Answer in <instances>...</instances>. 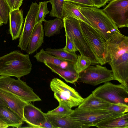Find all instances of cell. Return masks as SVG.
I'll use <instances>...</instances> for the list:
<instances>
[{
	"label": "cell",
	"mask_w": 128,
	"mask_h": 128,
	"mask_svg": "<svg viewBox=\"0 0 128 128\" xmlns=\"http://www.w3.org/2000/svg\"><path fill=\"white\" fill-rule=\"evenodd\" d=\"M0 126L2 128H7L9 127L6 123L0 119Z\"/></svg>",
	"instance_id": "obj_38"
},
{
	"label": "cell",
	"mask_w": 128,
	"mask_h": 128,
	"mask_svg": "<svg viewBox=\"0 0 128 128\" xmlns=\"http://www.w3.org/2000/svg\"><path fill=\"white\" fill-rule=\"evenodd\" d=\"M62 20L65 34L74 44L80 55L85 56L90 60L92 65L99 64L84 36L79 20L70 17L64 18Z\"/></svg>",
	"instance_id": "obj_3"
},
{
	"label": "cell",
	"mask_w": 128,
	"mask_h": 128,
	"mask_svg": "<svg viewBox=\"0 0 128 128\" xmlns=\"http://www.w3.org/2000/svg\"><path fill=\"white\" fill-rule=\"evenodd\" d=\"M0 89L14 94L27 102L41 100L33 89L20 78L16 79L10 76H1Z\"/></svg>",
	"instance_id": "obj_5"
},
{
	"label": "cell",
	"mask_w": 128,
	"mask_h": 128,
	"mask_svg": "<svg viewBox=\"0 0 128 128\" xmlns=\"http://www.w3.org/2000/svg\"><path fill=\"white\" fill-rule=\"evenodd\" d=\"M59 105L55 109L48 111L46 113L50 114L68 115L73 110L68 105L62 102H58Z\"/></svg>",
	"instance_id": "obj_29"
},
{
	"label": "cell",
	"mask_w": 128,
	"mask_h": 128,
	"mask_svg": "<svg viewBox=\"0 0 128 128\" xmlns=\"http://www.w3.org/2000/svg\"><path fill=\"white\" fill-rule=\"evenodd\" d=\"M3 24V22L1 18L0 17V25H2Z\"/></svg>",
	"instance_id": "obj_40"
},
{
	"label": "cell",
	"mask_w": 128,
	"mask_h": 128,
	"mask_svg": "<svg viewBox=\"0 0 128 128\" xmlns=\"http://www.w3.org/2000/svg\"><path fill=\"white\" fill-rule=\"evenodd\" d=\"M45 51L48 53L67 62L74 63L76 61L78 56L75 52H70L63 48L53 49L47 48Z\"/></svg>",
	"instance_id": "obj_25"
},
{
	"label": "cell",
	"mask_w": 128,
	"mask_h": 128,
	"mask_svg": "<svg viewBox=\"0 0 128 128\" xmlns=\"http://www.w3.org/2000/svg\"><path fill=\"white\" fill-rule=\"evenodd\" d=\"M64 18L68 17L76 18L83 22L92 27V26L82 14L78 8L77 4L71 2L65 1L63 11Z\"/></svg>",
	"instance_id": "obj_21"
},
{
	"label": "cell",
	"mask_w": 128,
	"mask_h": 128,
	"mask_svg": "<svg viewBox=\"0 0 128 128\" xmlns=\"http://www.w3.org/2000/svg\"><path fill=\"white\" fill-rule=\"evenodd\" d=\"M23 0H14L13 10L19 9Z\"/></svg>",
	"instance_id": "obj_35"
},
{
	"label": "cell",
	"mask_w": 128,
	"mask_h": 128,
	"mask_svg": "<svg viewBox=\"0 0 128 128\" xmlns=\"http://www.w3.org/2000/svg\"><path fill=\"white\" fill-rule=\"evenodd\" d=\"M110 103L94 96L92 93L84 98L83 101L78 106L82 108L103 109L108 106Z\"/></svg>",
	"instance_id": "obj_20"
},
{
	"label": "cell",
	"mask_w": 128,
	"mask_h": 128,
	"mask_svg": "<svg viewBox=\"0 0 128 128\" xmlns=\"http://www.w3.org/2000/svg\"><path fill=\"white\" fill-rule=\"evenodd\" d=\"M9 32L12 40L20 38L24 22L21 10H10L9 12Z\"/></svg>",
	"instance_id": "obj_15"
},
{
	"label": "cell",
	"mask_w": 128,
	"mask_h": 128,
	"mask_svg": "<svg viewBox=\"0 0 128 128\" xmlns=\"http://www.w3.org/2000/svg\"><path fill=\"white\" fill-rule=\"evenodd\" d=\"M40 128H54L51 122L47 118L46 121L40 126Z\"/></svg>",
	"instance_id": "obj_36"
},
{
	"label": "cell",
	"mask_w": 128,
	"mask_h": 128,
	"mask_svg": "<svg viewBox=\"0 0 128 128\" xmlns=\"http://www.w3.org/2000/svg\"><path fill=\"white\" fill-rule=\"evenodd\" d=\"M118 28L128 27V0H112L102 10Z\"/></svg>",
	"instance_id": "obj_10"
},
{
	"label": "cell",
	"mask_w": 128,
	"mask_h": 128,
	"mask_svg": "<svg viewBox=\"0 0 128 128\" xmlns=\"http://www.w3.org/2000/svg\"><path fill=\"white\" fill-rule=\"evenodd\" d=\"M108 63L113 73L122 74L126 72L128 70V52Z\"/></svg>",
	"instance_id": "obj_23"
},
{
	"label": "cell",
	"mask_w": 128,
	"mask_h": 128,
	"mask_svg": "<svg viewBox=\"0 0 128 128\" xmlns=\"http://www.w3.org/2000/svg\"><path fill=\"white\" fill-rule=\"evenodd\" d=\"M79 21L84 36L99 64L102 65L108 63L110 59L106 40L96 29L83 22Z\"/></svg>",
	"instance_id": "obj_4"
},
{
	"label": "cell",
	"mask_w": 128,
	"mask_h": 128,
	"mask_svg": "<svg viewBox=\"0 0 128 128\" xmlns=\"http://www.w3.org/2000/svg\"><path fill=\"white\" fill-rule=\"evenodd\" d=\"M44 30L46 36L50 37L60 33L61 29L64 27L62 20L56 18L52 20L44 21Z\"/></svg>",
	"instance_id": "obj_22"
},
{
	"label": "cell",
	"mask_w": 128,
	"mask_h": 128,
	"mask_svg": "<svg viewBox=\"0 0 128 128\" xmlns=\"http://www.w3.org/2000/svg\"><path fill=\"white\" fill-rule=\"evenodd\" d=\"M92 93L110 104L128 106V87L123 84H115L108 82L97 88Z\"/></svg>",
	"instance_id": "obj_6"
},
{
	"label": "cell",
	"mask_w": 128,
	"mask_h": 128,
	"mask_svg": "<svg viewBox=\"0 0 128 128\" xmlns=\"http://www.w3.org/2000/svg\"><path fill=\"white\" fill-rule=\"evenodd\" d=\"M47 1L40 2H39V8L37 15L36 24L42 23L45 20L44 18L46 15L49 14L50 12L48 10Z\"/></svg>",
	"instance_id": "obj_28"
},
{
	"label": "cell",
	"mask_w": 128,
	"mask_h": 128,
	"mask_svg": "<svg viewBox=\"0 0 128 128\" xmlns=\"http://www.w3.org/2000/svg\"><path fill=\"white\" fill-rule=\"evenodd\" d=\"M9 8V10H12L14 0H4Z\"/></svg>",
	"instance_id": "obj_37"
},
{
	"label": "cell",
	"mask_w": 128,
	"mask_h": 128,
	"mask_svg": "<svg viewBox=\"0 0 128 128\" xmlns=\"http://www.w3.org/2000/svg\"><path fill=\"white\" fill-rule=\"evenodd\" d=\"M94 6L98 8L105 6L109 0H90Z\"/></svg>",
	"instance_id": "obj_34"
},
{
	"label": "cell",
	"mask_w": 128,
	"mask_h": 128,
	"mask_svg": "<svg viewBox=\"0 0 128 128\" xmlns=\"http://www.w3.org/2000/svg\"><path fill=\"white\" fill-rule=\"evenodd\" d=\"M0 98L8 108L16 114L23 121V111L24 106L28 103L6 91L0 89Z\"/></svg>",
	"instance_id": "obj_14"
},
{
	"label": "cell",
	"mask_w": 128,
	"mask_h": 128,
	"mask_svg": "<svg viewBox=\"0 0 128 128\" xmlns=\"http://www.w3.org/2000/svg\"><path fill=\"white\" fill-rule=\"evenodd\" d=\"M34 57L38 62L51 63L62 67V65H66L70 62L48 53L43 48L37 52Z\"/></svg>",
	"instance_id": "obj_24"
},
{
	"label": "cell",
	"mask_w": 128,
	"mask_h": 128,
	"mask_svg": "<svg viewBox=\"0 0 128 128\" xmlns=\"http://www.w3.org/2000/svg\"><path fill=\"white\" fill-rule=\"evenodd\" d=\"M104 110L124 114L128 112V106L119 104H110V106Z\"/></svg>",
	"instance_id": "obj_30"
},
{
	"label": "cell",
	"mask_w": 128,
	"mask_h": 128,
	"mask_svg": "<svg viewBox=\"0 0 128 128\" xmlns=\"http://www.w3.org/2000/svg\"><path fill=\"white\" fill-rule=\"evenodd\" d=\"M0 119L9 126L20 128L24 121L15 113L9 108L0 106Z\"/></svg>",
	"instance_id": "obj_19"
},
{
	"label": "cell",
	"mask_w": 128,
	"mask_h": 128,
	"mask_svg": "<svg viewBox=\"0 0 128 128\" xmlns=\"http://www.w3.org/2000/svg\"><path fill=\"white\" fill-rule=\"evenodd\" d=\"M29 54L17 50L0 57V75L17 78L28 75L32 70Z\"/></svg>",
	"instance_id": "obj_1"
},
{
	"label": "cell",
	"mask_w": 128,
	"mask_h": 128,
	"mask_svg": "<svg viewBox=\"0 0 128 128\" xmlns=\"http://www.w3.org/2000/svg\"><path fill=\"white\" fill-rule=\"evenodd\" d=\"M9 9L7 4L4 0H0V17L3 24H7L9 17Z\"/></svg>",
	"instance_id": "obj_31"
},
{
	"label": "cell",
	"mask_w": 128,
	"mask_h": 128,
	"mask_svg": "<svg viewBox=\"0 0 128 128\" xmlns=\"http://www.w3.org/2000/svg\"><path fill=\"white\" fill-rule=\"evenodd\" d=\"M65 1V0H50L47 1L48 3H50L52 6L51 10L50 12V16L62 20Z\"/></svg>",
	"instance_id": "obj_26"
},
{
	"label": "cell",
	"mask_w": 128,
	"mask_h": 128,
	"mask_svg": "<svg viewBox=\"0 0 128 128\" xmlns=\"http://www.w3.org/2000/svg\"><path fill=\"white\" fill-rule=\"evenodd\" d=\"M44 64L52 72L58 74L67 82L73 84L79 79V74L76 72L74 67L64 68L51 63L45 62Z\"/></svg>",
	"instance_id": "obj_17"
},
{
	"label": "cell",
	"mask_w": 128,
	"mask_h": 128,
	"mask_svg": "<svg viewBox=\"0 0 128 128\" xmlns=\"http://www.w3.org/2000/svg\"><path fill=\"white\" fill-rule=\"evenodd\" d=\"M39 5L36 2H32L26 16L25 21L19 40L18 46L22 50L26 51L36 25V18Z\"/></svg>",
	"instance_id": "obj_11"
},
{
	"label": "cell",
	"mask_w": 128,
	"mask_h": 128,
	"mask_svg": "<svg viewBox=\"0 0 128 128\" xmlns=\"http://www.w3.org/2000/svg\"><path fill=\"white\" fill-rule=\"evenodd\" d=\"M78 9L91 24L106 40L116 32H120L116 25L102 10L94 6L77 4Z\"/></svg>",
	"instance_id": "obj_2"
},
{
	"label": "cell",
	"mask_w": 128,
	"mask_h": 128,
	"mask_svg": "<svg viewBox=\"0 0 128 128\" xmlns=\"http://www.w3.org/2000/svg\"><path fill=\"white\" fill-rule=\"evenodd\" d=\"M0 106H6L8 108L7 105L0 98Z\"/></svg>",
	"instance_id": "obj_39"
},
{
	"label": "cell",
	"mask_w": 128,
	"mask_h": 128,
	"mask_svg": "<svg viewBox=\"0 0 128 128\" xmlns=\"http://www.w3.org/2000/svg\"><path fill=\"white\" fill-rule=\"evenodd\" d=\"M50 87L58 102L64 103L71 108L78 106L84 100L74 89L58 78L52 79Z\"/></svg>",
	"instance_id": "obj_7"
},
{
	"label": "cell",
	"mask_w": 128,
	"mask_h": 128,
	"mask_svg": "<svg viewBox=\"0 0 128 128\" xmlns=\"http://www.w3.org/2000/svg\"><path fill=\"white\" fill-rule=\"evenodd\" d=\"M94 126L98 128H128V113L104 120L94 124Z\"/></svg>",
	"instance_id": "obj_18"
},
{
	"label": "cell",
	"mask_w": 128,
	"mask_h": 128,
	"mask_svg": "<svg viewBox=\"0 0 128 128\" xmlns=\"http://www.w3.org/2000/svg\"><path fill=\"white\" fill-rule=\"evenodd\" d=\"M0 128H2L1 126H0Z\"/></svg>",
	"instance_id": "obj_41"
},
{
	"label": "cell",
	"mask_w": 128,
	"mask_h": 128,
	"mask_svg": "<svg viewBox=\"0 0 128 128\" xmlns=\"http://www.w3.org/2000/svg\"><path fill=\"white\" fill-rule=\"evenodd\" d=\"M123 114L104 109H84L78 107L73 110L69 116L74 121L93 126L94 124L100 121Z\"/></svg>",
	"instance_id": "obj_8"
},
{
	"label": "cell",
	"mask_w": 128,
	"mask_h": 128,
	"mask_svg": "<svg viewBox=\"0 0 128 128\" xmlns=\"http://www.w3.org/2000/svg\"><path fill=\"white\" fill-rule=\"evenodd\" d=\"M65 36L66 38V44L65 46L63 48L70 52H75L78 51L74 44L68 36L66 34Z\"/></svg>",
	"instance_id": "obj_32"
},
{
	"label": "cell",
	"mask_w": 128,
	"mask_h": 128,
	"mask_svg": "<svg viewBox=\"0 0 128 128\" xmlns=\"http://www.w3.org/2000/svg\"><path fill=\"white\" fill-rule=\"evenodd\" d=\"M44 32L42 23L35 26L26 50L28 54L36 51L44 42Z\"/></svg>",
	"instance_id": "obj_16"
},
{
	"label": "cell",
	"mask_w": 128,
	"mask_h": 128,
	"mask_svg": "<svg viewBox=\"0 0 128 128\" xmlns=\"http://www.w3.org/2000/svg\"><path fill=\"white\" fill-rule=\"evenodd\" d=\"M113 80L112 70L97 65L90 66L80 73L78 80L81 82L96 86Z\"/></svg>",
	"instance_id": "obj_9"
},
{
	"label": "cell",
	"mask_w": 128,
	"mask_h": 128,
	"mask_svg": "<svg viewBox=\"0 0 128 128\" xmlns=\"http://www.w3.org/2000/svg\"><path fill=\"white\" fill-rule=\"evenodd\" d=\"M23 115V121L32 128H40V126L46 120L45 113L30 102L24 106Z\"/></svg>",
	"instance_id": "obj_12"
},
{
	"label": "cell",
	"mask_w": 128,
	"mask_h": 128,
	"mask_svg": "<svg viewBox=\"0 0 128 128\" xmlns=\"http://www.w3.org/2000/svg\"><path fill=\"white\" fill-rule=\"evenodd\" d=\"M74 3L76 4L86 6H93L90 0H65Z\"/></svg>",
	"instance_id": "obj_33"
},
{
	"label": "cell",
	"mask_w": 128,
	"mask_h": 128,
	"mask_svg": "<svg viewBox=\"0 0 128 128\" xmlns=\"http://www.w3.org/2000/svg\"><path fill=\"white\" fill-rule=\"evenodd\" d=\"M45 114L54 128H88L92 126L74 121L70 118L69 115L50 114L46 113Z\"/></svg>",
	"instance_id": "obj_13"
},
{
	"label": "cell",
	"mask_w": 128,
	"mask_h": 128,
	"mask_svg": "<svg viewBox=\"0 0 128 128\" xmlns=\"http://www.w3.org/2000/svg\"><path fill=\"white\" fill-rule=\"evenodd\" d=\"M2 26V25H0V26Z\"/></svg>",
	"instance_id": "obj_42"
},
{
	"label": "cell",
	"mask_w": 128,
	"mask_h": 128,
	"mask_svg": "<svg viewBox=\"0 0 128 128\" xmlns=\"http://www.w3.org/2000/svg\"><path fill=\"white\" fill-rule=\"evenodd\" d=\"M91 64L92 62L90 60L85 56L80 55L78 56L76 61L74 63L73 66L76 72L80 74Z\"/></svg>",
	"instance_id": "obj_27"
}]
</instances>
